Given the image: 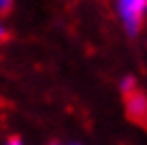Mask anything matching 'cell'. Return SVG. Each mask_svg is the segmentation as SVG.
I'll return each instance as SVG.
<instances>
[{
    "label": "cell",
    "instance_id": "cell-1",
    "mask_svg": "<svg viewBox=\"0 0 147 145\" xmlns=\"http://www.w3.org/2000/svg\"><path fill=\"white\" fill-rule=\"evenodd\" d=\"M115 4H117V15L124 28L128 30V34H136L147 13V0H115Z\"/></svg>",
    "mask_w": 147,
    "mask_h": 145
},
{
    "label": "cell",
    "instance_id": "cell-6",
    "mask_svg": "<svg viewBox=\"0 0 147 145\" xmlns=\"http://www.w3.org/2000/svg\"><path fill=\"white\" fill-rule=\"evenodd\" d=\"M2 36H7V32H4V28L0 26V38H2Z\"/></svg>",
    "mask_w": 147,
    "mask_h": 145
},
{
    "label": "cell",
    "instance_id": "cell-5",
    "mask_svg": "<svg viewBox=\"0 0 147 145\" xmlns=\"http://www.w3.org/2000/svg\"><path fill=\"white\" fill-rule=\"evenodd\" d=\"M9 4H11V0H0V11H7Z\"/></svg>",
    "mask_w": 147,
    "mask_h": 145
},
{
    "label": "cell",
    "instance_id": "cell-2",
    "mask_svg": "<svg viewBox=\"0 0 147 145\" xmlns=\"http://www.w3.org/2000/svg\"><path fill=\"white\" fill-rule=\"evenodd\" d=\"M126 113L132 122L147 128V96L139 90L126 94Z\"/></svg>",
    "mask_w": 147,
    "mask_h": 145
},
{
    "label": "cell",
    "instance_id": "cell-3",
    "mask_svg": "<svg viewBox=\"0 0 147 145\" xmlns=\"http://www.w3.org/2000/svg\"><path fill=\"white\" fill-rule=\"evenodd\" d=\"M134 90H136V81L132 77H126L124 81H121V92H124V96L130 94V92H134Z\"/></svg>",
    "mask_w": 147,
    "mask_h": 145
},
{
    "label": "cell",
    "instance_id": "cell-4",
    "mask_svg": "<svg viewBox=\"0 0 147 145\" xmlns=\"http://www.w3.org/2000/svg\"><path fill=\"white\" fill-rule=\"evenodd\" d=\"M7 145H24V143H22V139H17V137H11Z\"/></svg>",
    "mask_w": 147,
    "mask_h": 145
}]
</instances>
